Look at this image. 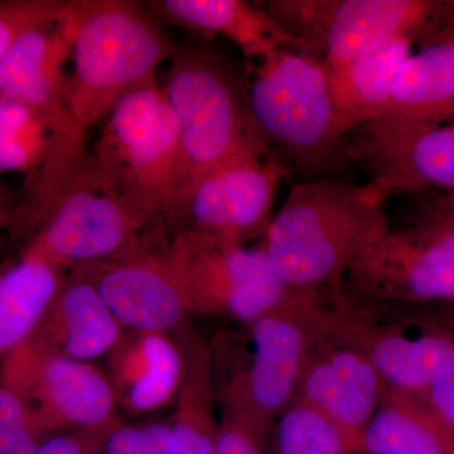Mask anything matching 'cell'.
Here are the masks:
<instances>
[{"instance_id": "obj_1", "label": "cell", "mask_w": 454, "mask_h": 454, "mask_svg": "<svg viewBox=\"0 0 454 454\" xmlns=\"http://www.w3.org/2000/svg\"><path fill=\"white\" fill-rule=\"evenodd\" d=\"M9 225L29 235L25 253L70 270L167 243L164 223L118 192L82 140L53 143Z\"/></svg>"}, {"instance_id": "obj_2", "label": "cell", "mask_w": 454, "mask_h": 454, "mask_svg": "<svg viewBox=\"0 0 454 454\" xmlns=\"http://www.w3.org/2000/svg\"><path fill=\"white\" fill-rule=\"evenodd\" d=\"M387 193L372 182L301 181L262 236L269 264L293 291L333 288L367 247L390 230Z\"/></svg>"}, {"instance_id": "obj_3", "label": "cell", "mask_w": 454, "mask_h": 454, "mask_svg": "<svg viewBox=\"0 0 454 454\" xmlns=\"http://www.w3.org/2000/svg\"><path fill=\"white\" fill-rule=\"evenodd\" d=\"M66 107L80 136L104 121L128 92L176 52L145 9L125 0L73 2Z\"/></svg>"}, {"instance_id": "obj_4", "label": "cell", "mask_w": 454, "mask_h": 454, "mask_svg": "<svg viewBox=\"0 0 454 454\" xmlns=\"http://www.w3.org/2000/svg\"><path fill=\"white\" fill-rule=\"evenodd\" d=\"M268 154L307 179L330 178L349 157L327 71L300 50L280 49L258 62L245 95Z\"/></svg>"}, {"instance_id": "obj_5", "label": "cell", "mask_w": 454, "mask_h": 454, "mask_svg": "<svg viewBox=\"0 0 454 454\" xmlns=\"http://www.w3.org/2000/svg\"><path fill=\"white\" fill-rule=\"evenodd\" d=\"M325 68L339 67L399 40L420 46L454 29L447 0H273L262 4Z\"/></svg>"}, {"instance_id": "obj_6", "label": "cell", "mask_w": 454, "mask_h": 454, "mask_svg": "<svg viewBox=\"0 0 454 454\" xmlns=\"http://www.w3.org/2000/svg\"><path fill=\"white\" fill-rule=\"evenodd\" d=\"M90 153L127 201L172 226L179 199L178 128L155 76L114 106Z\"/></svg>"}, {"instance_id": "obj_7", "label": "cell", "mask_w": 454, "mask_h": 454, "mask_svg": "<svg viewBox=\"0 0 454 454\" xmlns=\"http://www.w3.org/2000/svg\"><path fill=\"white\" fill-rule=\"evenodd\" d=\"M162 88L178 128V206L210 170L244 152H267L231 71L211 51L176 50Z\"/></svg>"}, {"instance_id": "obj_8", "label": "cell", "mask_w": 454, "mask_h": 454, "mask_svg": "<svg viewBox=\"0 0 454 454\" xmlns=\"http://www.w3.org/2000/svg\"><path fill=\"white\" fill-rule=\"evenodd\" d=\"M336 293L292 291L276 307L244 325L249 333V361L235 370L217 402L240 406L273 426L292 404L304 366L319 340L333 328Z\"/></svg>"}, {"instance_id": "obj_9", "label": "cell", "mask_w": 454, "mask_h": 454, "mask_svg": "<svg viewBox=\"0 0 454 454\" xmlns=\"http://www.w3.org/2000/svg\"><path fill=\"white\" fill-rule=\"evenodd\" d=\"M164 254L188 315L247 325L293 291L271 269L262 247H235L179 229L170 235Z\"/></svg>"}, {"instance_id": "obj_10", "label": "cell", "mask_w": 454, "mask_h": 454, "mask_svg": "<svg viewBox=\"0 0 454 454\" xmlns=\"http://www.w3.org/2000/svg\"><path fill=\"white\" fill-rule=\"evenodd\" d=\"M334 291L366 303H454V223L429 214L408 229H390L354 260Z\"/></svg>"}, {"instance_id": "obj_11", "label": "cell", "mask_w": 454, "mask_h": 454, "mask_svg": "<svg viewBox=\"0 0 454 454\" xmlns=\"http://www.w3.org/2000/svg\"><path fill=\"white\" fill-rule=\"evenodd\" d=\"M411 309L345 301L336 293L331 334L370 361L385 390L422 396L454 361V330Z\"/></svg>"}, {"instance_id": "obj_12", "label": "cell", "mask_w": 454, "mask_h": 454, "mask_svg": "<svg viewBox=\"0 0 454 454\" xmlns=\"http://www.w3.org/2000/svg\"><path fill=\"white\" fill-rule=\"evenodd\" d=\"M0 384L22 397L46 439L74 430L110 433L121 423L107 373L55 354L32 336L0 361Z\"/></svg>"}, {"instance_id": "obj_13", "label": "cell", "mask_w": 454, "mask_h": 454, "mask_svg": "<svg viewBox=\"0 0 454 454\" xmlns=\"http://www.w3.org/2000/svg\"><path fill=\"white\" fill-rule=\"evenodd\" d=\"M288 176L267 152H244L210 170L184 193L172 227L247 247L267 232L278 188Z\"/></svg>"}, {"instance_id": "obj_14", "label": "cell", "mask_w": 454, "mask_h": 454, "mask_svg": "<svg viewBox=\"0 0 454 454\" xmlns=\"http://www.w3.org/2000/svg\"><path fill=\"white\" fill-rule=\"evenodd\" d=\"M73 2L51 22L20 35L0 61V97L31 107L55 137H79L66 107V65L73 44ZM86 139V138H85Z\"/></svg>"}, {"instance_id": "obj_15", "label": "cell", "mask_w": 454, "mask_h": 454, "mask_svg": "<svg viewBox=\"0 0 454 454\" xmlns=\"http://www.w3.org/2000/svg\"><path fill=\"white\" fill-rule=\"evenodd\" d=\"M166 245L73 270L94 284L122 328L169 333L190 315L167 262Z\"/></svg>"}, {"instance_id": "obj_16", "label": "cell", "mask_w": 454, "mask_h": 454, "mask_svg": "<svg viewBox=\"0 0 454 454\" xmlns=\"http://www.w3.org/2000/svg\"><path fill=\"white\" fill-rule=\"evenodd\" d=\"M384 394V382L370 361L334 339L330 331L310 354L294 400L325 415L354 442L357 450L361 433Z\"/></svg>"}, {"instance_id": "obj_17", "label": "cell", "mask_w": 454, "mask_h": 454, "mask_svg": "<svg viewBox=\"0 0 454 454\" xmlns=\"http://www.w3.org/2000/svg\"><path fill=\"white\" fill-rule=\"evenodd\" d=\"M349 157L366 167L372 184L393 196L427 188L454 191V122L419 133L391 134L360 128Z\"/></svg>"}, {"instance_id": "obj_18", "label": "cell", "mask_w": 454, "mask_h": 454, "mask_svg": "<svg viewBox=\"0 0 454 454\" xmlns=\"http://www.w3.org/2000/svg\"><path fill=\"white\" fill-rule=\"evenodd\" d=\"M454 122V29L420 47L397 71L389 100L361 128L411 134Z\"/></svg>"}, {"instance_id": "obj_19", "label": "cell", "mask_w": 454, "mask_h": 454, "mask_svg": "<svg viewBox=\"0 0 454 454\" xmlns=\"http://www.w3.org/2000/svg\"><path fill=\"white\" fill-rule=\"evenodd\" d=\"M124 334L94 284L70 270L32 337L55 354L92 363L109 356Z\"/></svg>"}, {"instance_id": "obj_20", "label": "cell", "mask_w": 454, "mask_h": 454, "mask_svg": "<svg viewBox=\"0 0 454 454\" xmlns=\"http://www.w3.org/2000/svg\"><path fill=\"white\" fill-rule=\"evenodd\" d=\"M184 369V349L169 333H130L109 355L107 376L118 404L139 415L175 402Z\"/></svg>"}, {"instance_id": "obj_21", "label": "cell", "mask_w": 454, "mask_h": 454, "mask_svg": "<svg viewBox=\"0 0 454 454\" xmlns=\"http://www.w3.org/2000/svg\"><path fill=\"white\" fill-rule=\"evenodd\" d=\"M154 13L173 25L202 35H221L247 59L262 61L280 49L298 50L297 42L262 4L245 0H158Z\"/></svg>"}, {"instance_id": "obj_22", "label": "cell", "mask_w": 454, "mask_h": 454, "mask_svg": "<svg viewBox=\"0 0 454 454\" xmlns=\"http://www.w3.org/2000/svg\"><path fill=\"white\" fill-rule=\"evenodd\" d=\"M415 44L404 38L348 64L325 68L340 127L346 136L381 115L397 71L413 55Z\"/></svg>"}, {"instance_id": "obj_23", "label": "cell", "mask_w": 454, "mask_h": 454, "mask_svg": "<svg viewBox=\"0 0 454 454\" xmlns=\"http://www.w3.org/2000/svg\"><path fill=\"white\" fill-rule=\"evenodd\" d=\"M184 369L175 399L172 454H214L219 434L212 348L196 337L182 339Z\"/></svg>"}, {"instance_id": "obj_24", "label": "cell", "mask_w": 454, "mask_h": 454, "mask_svg": "<svg viewBox=\"0 0 454 454\" xmlns=\"http://www.w3.org/2000/svg\"><path fill=\"white\" fill-rule=\"evenodd\" d=\"M64 277V269L25 252L0 273V361L35 333Z\"/></svg>"}, {"instance_id": "obj_25", "label": "cell", "mask_w": 454, "mask_h": 454, "mask_svg": "<svg viewBox=\"0 0 454 454\" xmlns=\"http://www.w3.org/2000/svg\"><path fill=\"white\" fill-rule=\"evenodd\" d=\"M357 454H454L420 396L385 390L358 439Z\"/></svg>"}, {"instance_id": "obj_26", "label": "cell", "mask_w": 454, "mask_h": 454, "mask_svg": "<svg viewBox=\"0 0 454 454\" xmlns=\"http://www.w3.org/2000/svg\"><path fill=\"white\" fill-rule=\"evenodd\" d=\"M267 454H357V450L325 415L294 400L271 426Z\"/></svg>"}, {"instance_id": "obj_27", "label": "cell", "mask_w": 454, "mask_h": 454, "mask_svg": "<svg viewBox=\"0 0 454 454\" xmlns=\"http://www.w3.org/2000/svg\"><path fill=\"white\" fill-rule=\"evenodd\" d=\"M219 434L214 454H267L271 426L240 406L220 403Z\"/></svg>"}, {"instance_id": "obj_28", "label": "cell", "mask_w": 454, "mask_h": 454, "mask_svg": "<svg viewBox=\"0 0 454 454\" xmlns=\"http://www.w3.org/2000/svg\"><path fill=\"white\" fill-rule=\"evenodd\" d=\"M44 439L22 397L0 384V454H33Z\"/></svg>"}, {"instance_id": "obj_29", "label": "cell", "mask_w": 454, "mask_h": 454, "mask_svg": "<svg viewBox=\"0 0 454 454\" xmlns=\"http://www.w3.org/2000/svg\"><path fill=\"white\" fill-rule=\"evenodd\" d=\"M64 0H4L0 2V61L22 33L51 22L67 8Z\"/></svg>"}, {"instance_id": "obj_30", "label": "cell", "mask_w": 454, "mask_h": 454, "mask_svg": "<svg viewBox=\"0 0 454 454\" xmlns=\"http://www.w3.org/2000/svg\"><path fill=\"white\" fill-rule=\"evenodd\" d=\"M104 454H172V430L167 423L136 427L121 422L107 435Z\"/></svg>"}, {"instance_id": "obj_31", "label": "cell", "mask_w": 454, "mask_h": 454, "mask_svg": "<svg viewBox=\"0 0 454 454\" xmlns=\"http://www.w3.org/2000/svg\"><path fill=\"white\" fill-rule=\"evenodd\" d=\"M420 397L441 427L454 453V361L439 373Z\"/></svg>"}, {"instance_id": "obj_32", "label": "cell", "mask_w": 454, "mask_h": 454, "mask_svg": "<svg viewBox=\"0 0 454 454\" xmlns=\"http://www.w3.org/2000/svg\"><path fill=\"white\" fill-rule=\"evenodd\" d=\"M107 435L86 430L59 433L44 439L33 454H104Z\"/></svg>"}, {"instance_id": "obj_33", "label": "cell", "mask_w": 454, "mask_h": 454, "mask_svg": "<svg viewBox=\"0 0 454 454\" xmlns=\"http://www.w3.org/2000/svg\"><path fill=\"white\" fill-rule=\"evenodd\" d=\"M37 118L41 116L31 107L13 98L0 97V137L20 129Z\"/></svg>"}, {"instance_id": "obj_34", "label": "cell", "mask_w": 454, "mask_h": 454, "mask_svg": "<svg viewBox=\"0 0 454 454\" xmlns=\"http://www.w3.org/2000/svg\"><path fill=\"white\" fill-rule=\"evenodd\" d=\"M16 207H13V197L11 192L0 184V229L9 225Z\"/></svg>"}, {"instance_id": "obj_35", "label": "cell", "mask_w": 454, "mask_h": 454, "mask_svg": "<svg viewBox=\"0 0 454 454\" xmlns=\"http://www.w3.org/2000/svg\"><path fill=\"white\" fill-rule=\"evenodd\" d=\"M430 214L437 215V216L454 223V191L453 192L444 193L442 199L437 200Z\"/></svg>"}]
</instances>
